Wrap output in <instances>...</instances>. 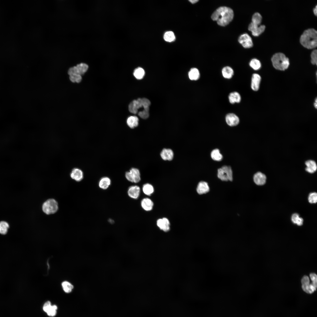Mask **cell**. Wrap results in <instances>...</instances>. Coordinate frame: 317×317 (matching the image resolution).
<instances>
[{
    "label": "cell",
    "mask_w": 317,
    "mask_h": 317,
    "mask_svg": "<svg viewBox=\"0 0 317 317\" xmlns=\"http://www.w3.org/2000/svg\"><path fill=\"white\" fill-rule=\"evenodd\" d=\"M233 17L232 10L229 7L223 6L217 9L212 14L211 18L219 25L225 26L232 21Z\"/></svg>",
    "instance_id": "cell-1"
},
{
    "label": "cell",
    "mask_w": 317,
    "mask_h": 317,
    "mask_svg": "<svg viewBox=\"0 0 317 317\" xmlns=\"http://www.w3.org/2000/svg\"><path fill=\"white\" fill-rule=\"evenodd\" d=\"M300 42L304 47L308 49L316 47L317 45V32L313 28L305 30L301 35Z\"/></svg>",
    "instance_id": "cell-2"
},
{
    "label": "cell",
    "mask_w": 317,
    "mask_h": 317,
    "mask_svg": "<svg viewBox=\"0 0 317 317\" xmlns=\"http://www.w3.org/2000/svg\"><path fill=\"white\" fill-rule=\"evenodd\" d=\"M271 60L274 67L278 70H284L288 68L289 65V58L281 53L274 54Z\"/></svg>",
    "instance_id": "cell-3"
},
{
    "label": "cell",
    "mask_w": 317,
    "mask_h": 317,
    "mask_svg": "<svg viewBox=\"0 0 317 317\" xmlns=\"http://www.w3.org/2000/svg\"><path fill=\"white\" fill-rule=\"evenodd\" d=\"M58 203L54 199H49L45 201L42 204V210L45 214L47 215H50L55 213L58 211Z\"/></svg>",
    "instance_id": "cell-4"
},
{
    "label": "cell",
    "mask_w": 317,
    "mask_h": 317,
    "mask_svg": "<svg viewBox=\"0 0 317 317\" xmlns=\"http://www.w3.org/2000/svg\"><path fill=\"white\" fill-rule=\"evenodd\" d=\"M217 176L222 181H232V171L231 167L225 166L218 169Z\"/></svg>",
    "instance_id": "cell-5"
},
{
    "label": "cell",
    "mask_w": 317,
    "mask_h": 317,
    "mask_svg": "<svg viewBox=\"0 0 317 317\" xmlns=\"http://www.w3.org/2000/svg\"><path fill=\"white\" fill-rule=\"evenodd\" d=\"M252 21L249 26L248 29L254 36H258L264 31L265 26L264 25H260L261 20H252Z\"/></svg>",
    "instance_id": "cell-6"
},
{
    "label": "cell",
    "mask_w": 317,
    "mask_h": 317,
    "mask_svg": "<svg viewBox=\"0 0 317 317\" xmlns=\"http://www.w3.org/2000/svg\"><path fill=\"white\" fill-rule=\"evenodd\" d=\"M125 176L126 179L131 182L137 183L141 180L140 171L135 168H132L129 171L126 172Z\"/></svg>",
    "instance_id": "cell-7"
},
{
    "label": "cell",
    "mask_w": 317,
    "mask_h": 317,
    "mask_svg": "<svg viewBox=\"0 0 317 317\" xmlns=\"http://www.w3.org/2000/svg\"><path fill=\"white\" fill-rule=\"evenodd\" d=\"M88 68V65L84 63H81L76 66L70 68L68 71L70 75L75 74L80 75H83L87 72Z\"/></svg>",
    "instance_id": "cell-8"
},
{
    "label": "cell",
    "mask_w": 317,
    "mask_h": 317,
    "mask_svg": "<svg viewBox=\"0 0 317 317\" xmlns=\"http://www.w3.org/2000/svg\"><path fill=\"white\" fill-rule=\"evenodd\" d=\"M301 282L302 289L306 293L311 294L316 290V288L312 283L310 284L309 279L308 276H304L301 279Z\"/></svg>",
    "instance_id": "cell-9"
},
{
    "label": "cell",
    "mask_w": 317,
    "mask_h": 317,
    "mask_svg": "<svg viewBox=\"0 0 317 317\" xmlns=\"http://www.w3.org/2000/svg\"><path fill=\"white\" fill-rule=\"evenodd\" d=\"M239 43L245 48L252 47L253 43L250 36L247 33H245L240 36L238 39Z\"/></svg>",
    "instance_id": "cell-10"
},
{
    "label": "cell",
    "mask_w": 317,
    "mask_h": 317,
    "mask_svg": "<svg viewBox=\"0 0 317 317\" xmlns=\"http://www.w3.org/2000/svg\"><path fill=\"white\" fill-rule=\"evenodd\" d=\"M143 107L142 98H139L131 102L129 105V110L130 112L133 114H136L138 109Z\"/></svg>",
    "instance_id": "cell-11"
},
{
    "label": "cell",
    "mask_w": 317,
    "mask_h": 317,
    "mask_svg": "<svg viewBox=\"0 0 317 317\" xmlns=\"http://www.w3.org/2000/svg\"><path fill=\"white\" fill-rule=\"evenodd\" d=\"M156 224L159 228L164 232H167L170 230V222L166 218L164 217L158 219Z\"/></svg>",
    "instance_id": "cell-12"
},
{
    "label": "cell",
    "mask_w": 317,
    "mask_h": 317,
    "mask_svg": "<svg viewBox=\"0 0 317 317\" xmlns=\"http://www.w3.org/2000/svg\"><path fill=\"white\" fill-rule=\"evenodd\" d=\"M71 178L77 182L81 181L83 178V173L81 170L78 168H74L70 173Z\"/></svg>",
    "instance_id": "cell-13"
},
{
    "label": "cell",
    "mask_w": 317,
    "mask_h": 317,
    "mask_svg": "<svg viewBox=\"0 0 317 317\" xmlns=\"http://www.w3.org/2000/svg\"><path fill=\"white\" fill-rule=\"evenodd\" d=\"M226 121L227 124L230 126H234L237 125L239 122L238 117L235 114L232 113L227 114L225 117Z\"/></svg>",
    "instance_id": "cell-14"
},
{
    "label": "cell",
    "mask_w": 317,
    "mask_h": 317,
    "mask_svg": "<svg viewBox=\"0 0 317 317\" xmlns=\"http://www.w3.org/2000/svg\"><path fill=\"white\" fill-rule=\"evenodd\" d=\"M140 189L137 186H132L129 187L127 191L128 196L134 199H137L140 195Z\"/></svg>",
    "instance_id": "cell-15"
},
{
    "label": "cell",
    "mask_w": 317,
    "mask_h": 317,
    "mask_svg": "<svg viewBox=\"0 0 317 317\" xmlns=\"http://www.w3.org/2000/svg\"><path fill=\"white\" fill-rule=\"evenodd\" d=\"M253 180L254 182L257 185H262L266 183V177L264 174L258 172L254 175Z\"/></svg>",
    "instance_id": "cell-16"
},
{
    "label": "cell",
    "mask_w": 317,
    "mask_h": 317,
    "mask_svg": "<svg viewBox=\"0 0 317 317\" xmlns=\"http://www.w3.org/2000/svg\"><path fill=\"white\" fill-rule=\"evenodd\" d=\"M209 190L210 188L208 183L204 181L200 182L198 184L196 188L197 192L200 195L206 193Z\"/></svg>",
    "instance_id": "cell-17"
},
{
    "label": "cell",
    "mask_w": 317,
    "mask_h": 317,
    "mask_svg": "<svg viewBox=\"0 0 317 317\" xmlns=\"http://www.w3.org/2000/svg\"><path fill=\"white\" fill-rule=\"evenodd\" d=\"M261 80L260 76L257 74H254L252 77L251 87L254 91H257L259 89Z\"/></svg>",
    "instance_id": "cell-18"
},
{
    "label": "cell",
    "mask_w": 317,
    "mask_h": 317,
    "mask_svg": "<svg viewBox=\"0 0 317 317\" xmlns=\"http://www.w3.org/2000/svg\"><path fill=\"white\" fill-rule=\"evenodd\" d=\"M161 157L164 160L171 161L173 157V151L170 149H164L161 153Z\"/></svg>",
    "instance_id": "cell-19"
},
{
    "label": "cell",
    "mask_w": 317,
    "mask_h": 317,
    "mask_svg": "<svg viewBox=\"0 0 317 317\" xmlns=\"http://www.w3.org/2000/svg\"><path fill=\"white\" fill-rule=\"evenodd\" d=\"M305 164L306 166L305 170L309 173H313L316 171L317 165L314 161L311 160H307L305 162Z\"/></svg>",
    "instance_id": "cell-20"
},
{
    "label": "cell",
    "mask_w": 317,
    "mask_h": 317,
    "mask_svg": "<svg viewBox=\"0 0 317 317\" xmlns=\"http://www.w3.org/2000/svg\"><path fill=\"white\" fill-rule=\"evenodd\" d=\"M153 205L152 201L148 198L143 199L141 202V207L144 210L147 211L151 210L153 208Z\"/></svg>",
    "instance_id": "cell-21"
},
{
    "label": "cell",
    "mask_w": 317,
    "mask_h": 317,
    "mask_svg": "<svg viewBox=\"0 0 317 317\" xmlns=\"http://www.w3.org/2000/svg\"><path fill=\"white\" fill-rule=\"evenodd\" d=\"M139 121V119L137 116H131L127 118V123L130 128L133 129L138 125Z\"/></svg>",
    "instance_id": "cell-22"
},
{
    "label": "cell",
    "mask_w": 317,
    "mask_h": 317,
    "mask_svg": "<svg viewBox=\"0 0 317 317\" xmlns=\"http://www.w3.org/2000/svg\"><path fill=\"white\" fill-rule=\"evenodd\" d=\"M111 183L110 179L107 177L102 178L100 180L99 186L101 189L105 190L108 188Z\"/></svg>",
    "instance_id": "cell-23"
},
{
    "label": "cell",
    "mask_w": 317,
    "mask_h": 317,
    "mask_svg": "<svg viewBox=\"0 0 317 317\" xmlns=\"http://www.w3.org/2000/svg\"><path fill=\"white\" fill-rule=\"evenodd\" d=\"M229 102L232 104L239 103L241 101V97L239 93L234 92L230 93L228 96Z\"/></svg>",
    "instance_id": "cell-24"
},
{
    "label": "cell",
    "mask_w": 317,
    "mask_h": 317,
    "mask_svg": "<svg viewBox=\"0 0 317 317\" xmlns=\"http://www.w3.org/2000/svg\"><path fill=\"white\" fill-rule=\"evenodd\" d=\"M223 77L226 79H230L232 77L234 71L232 68L228 66L224 67L222 71Z\"/></svg>",
    "instance_id": "cell-25"
},
{
    "label": "cell",
    "mask_w": 317,
    "mask_h": 317,
    "mask_svg": "<svg viewBox=\"0 0 317 317\" xmlns=\"http://www.w3.org/2000/svg\"><path fill=\"white\" fill-rule=\"evenodd\" d=\"M188 75L189 79L192 80H197L200 77L199 71L196 68H191L188 72Z\"/></svg>",
    "instance_id": "cell-26"
},
{
    "label": "cell",
    "mask_w": 317,
    "mask_h": 317,
    "mask_svg": "<svg viewBox=\"0 0 317 317\" xmlns=\"http://www.w3.org/2000/svg\"><path fill=\"white\" fill-rule=\"evenodd\" d=\"M145 72L143 68L141 67H138L134 70L133 75L134 77L138 80L142 79L144 76Z\"/></svg>",
    "instance_id": "cell-27"
},
{
    "label": "cell",
    "mask_w": 317,
    "mask_h": 317,
    "mask_svg": "<svg viewBox=\"0 0 317 317\" xmlns=\"http://www.w3.org/2000/svg\"><path fill=\"white\" fill-rule=\"evenodd\" d=\"M142 190L145 195H150L154 191V188L153 186L150 184L147 183L144 184L142 187Z\"/></svg>",
    "instance_id": "cell-28"
},
{
    "label": "cell",
    "mask_w": 317,
    "mask_h": 317,
    "mask_svg": "<svg viewBox=\"0 0 317 317\" xmlns=\"http://www.w3.org/2000/svg\"><path fill=\"white\" fill-rule=\"evenodd\" d=\"M63 289L64 291L67 293H70L74 288L73 286L70 282L65 281L61 284Z\"/></svg>",
    "instance_id": "cell-29"
},
{
    "label": "cell",
    "mask_w": 317,
    "mask_h": 317,
    "mask_svg": "<svg viewBox=\"0 0 317 317\" xmlns=\"http://www.w3.org/2000/svg\"><path fill=\"white\" fill-rule=\"evenodd\" d=\"M292 222L298 226H301L303 224V219L299 217V215L296 213L293 214L291 217Z\"/></svg>",
    "instance_id": "cell-30"
},
{
    "label": "cell",
    "mask_w": 317,
    "mask_h": 317,
    "mask_svg": "<svg viewBox=\"0 0 317 317\" xmlns=\"http://www.w3.org/2000/svg\"><path fill=\"white\" fill-rule=\"evenodd\" d=\"M212 158L214 160L219 161L222 158V156L220 153V151L217 149H215L212 151L211 154Z\"/></svg>",
    "instance_id": "cell-31"
},
{
    "label": "cell",
    "mask_w": 317,
    "mask_h": 317,
    "mask_svg": "<svg viewBox=\"0 0 317 317\" xmlns=\"http://www.w3.org/2000/svg\"><path fill=\"white\" fill-rule=\"evenodd\" d=\"M9 227L8 223L5 221L0 222V234L3 235L6 234Z\"/></svg>",
    "instance_id": "cell-32"
},
{
    "label": "cell",
    "mask_w": 317,
    "mask_h": 317,
    "mask_svg": "<svg viewBox=\"0 0 317 317\" xmlns=\"http://www.w3.org/2000/svg\"><path fill=\"white\" fill-rule=\"evenodd\" d=\"M250 66L255 70H259L261 67V63L258 60L254 58L252 59L249 63Z\"/></svg>",
    "instance_id": "cell-33"
},
{
    "label": "cell",
    "mask_w": 317,
    "mask_h": 317,
    "mask_svg": "<svg viewBox=\"0 0 317 317\" xmlns=\"http://www.w3.org/2000/svg\"><path fill=\"white\" fill-rule=\"evenodd\" d=\"M164 40L168 42H171L174 41L175 38V36L174 33L171 31H167L166 32L163 36Z\"/></svg>",
    "instance_id": "cell-34"
},
{
    "label": "cell",
    "mask_w": 317,
    "mask_h": 317,
    "mask_svg": "<svg viewBox=\"0 0 317 317\" xmlns=\"http://www.w3.org/2000/svg\"><path fill=\"white\" fill-rule=\"evenodd\" d=\"M57 309L58 307L57 305H52L46 313L49 316L51 317H54L57 314Z\"/></svg>",
    "instance_id": "cell-35"
},
{
    "label": "cell",
    "mask_w": 317,
    "mask_h": 317,
    "mask_svg": "<svg viewBox=\"0 0 317 317\" xmlns=\"http://www.w3.org/2000/svg\"><path fill=\"white\" fill-rule=\"evenodd\" d=\"M70 80L73 82H76L78 83L81 81L82 77L79 75L73 74L69 75Z\"/></svg>",
    "instance_id": "cell-36"
},
{
    "label": "cell",
    "mask_w": 317,
    "mask_h": 317,
    "mask_svg": "<svg viewBox=\"0 0 317 317\" xmlns=\"http://www.w3.org/2000/svg\"><path fill=\"white\" fill-rule=\"evenodd\" d=\"M308 200L311 203H315L317 201V194L316 192L310 193L308 197Z\"/></svg>",
    "instance_id": "cell-37"
},
{
    "label": "cell",
    "mask_w": 317,
    "mask_h": 317,
    "mask_svg": "<svg viewBox=\"0 0 317 317\" xmlns=\"http://www.w3.org/2000/svg\"><path fill=\"white\" fill-rule=\"evenodd\" d=\"M138 114L141 118L144 119H146L149 116V110L144 109L142 111L139 112Z\"/></svg>",
    "instance_id": "cell-38"
},
{
    "label": "cell",
    "mask_w": 317,
    "mask_h": 317,
    "mask_svg": "<svg viewBox=\"0 0 317 317\" xmlns=\"http://www.w3.org/2000/svg\"><path fill=\"white\" fill-rule=\"evenodd\" d=\"M311 62L313 65H317V51L316 49L314 50L311 54Z\"/></svg>",
    "instance_id": "cell-39"
},
{
    "label": "cell",
    "mask_w": 317,
    "mask_h": 317,
    "mask_svg": "<svg viewBox=\"0 0 317 317\" xmlns=\"http://www.w3.org/2000/svg\"><path fill=\"white\" fill-rule=\"evenodd\" d=\"M310 276L312 281V284L316 288L317 287V276L316 275L313 273H311Z\"/></svg>",
    "instance_id": "cell-40"
},
{
    "label": "cell",
    "mask_w": 317,
    "mask_h": 317,
    "mask_svg": "<svg viewBox=\"0 0 317 317\" xmlns=\"http://www.w3.org/2000/svg\"><path fill=\"white\" fill-rule=\"evenodd\" d=\"M50 301H46L43 305V311L45 313L48 311L52 306Z\"/></svg>",
    "instance_id": "cell-41"
},
{
    "label": "cell",
    "mask_w": 317,
    "mask_h": 317,
    "mask_svg": "<svg viewBox=\"0 0 317 317\" xmlns=\"http://www.w3.org/2000/svg\"><path fill=\"white\" fill-rule=\"evenodd\" d=\"M317 6L316 5V6L313 9V13H314V14L316 16L317 15Z\"/></svg>",
    "instance_id": "cell-42"
},
{
    "label": "cell",
    "mask_w": 317,
    "mask_h": 317,
    "mask_svg": "<svg viewBox=\"0 0 317 317\" xmlns=\"http://www.w3.org/2000/svg\"><path fill=\"white\" fill-rule=\"evenodd\" d=\"M198 0H189V1H190L192 4L195 3H196L197 2H198Z\"/></svg>",
    "instance_id": "cell-43"
},
{
    "label": "cell",
    "mask_w": 317,
    "mask_h": 317,
    "mask_svg": "<svg viewBox=\"0 0 317 317\" xmlns=\"http://www.w3.org/2000/svg\"><path fill=\"white\" fill-rule=\"evenodd\" d=\"M317 99H316V100H315V102L314 103V107L316 108H317Z\"/></svg>",
    "instance_id": "cell-44"
}]
</instances>
